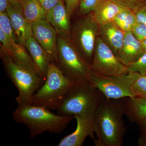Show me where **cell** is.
Listing matches in <instances>:
<instances>
[{
  "mask_svg": "<svg viewBox=\"0 0 146 146\" xmlns=\"http://www.w3.org/2000/svg\"><path fill=\"white\" fill-rule=\"evenodd\" d=\"M94 139L96 146H121L126 128L123 120L125 115L123 99H108L103 96L95 114Z\"/></svg>",
  "mask_w": 146,
  "mask_h": 146,
  "instance_id": "cell-1",
  "label": "cell"
},
{
  "mask_svg": "<svg viewBox=\"0 0 146 146\" xmlns=\"http://www.w3.org/2000/svg\"><path fill=\"white\" fill-rule=\"evenodd\" d=\"M13 116L15 121L28 127L31 138L47 131L61 133L75 119L74 116L56 115L45 108L29 104H18Z\"/></svg>",
  "mask_w": 146,
  "mask_h": 146,
  "instance_id": "cell-2",
  "label": "cell"
},
{
  "mask_svg": "<svg viewBox=\"0 0 146 146\" xmlns=\"http://www.w3.org/2000/svg\"><path fill=\"white\" fill-rule=\"evenodd\" d=\"M103 96L89 80L76 82L54 110L63 116L94 115Z\"/></svg>",
  "mask_w": 146,
  "mask_h": 146,
  "instance_id": "cell-3",
  "label": "cell"
},
{
  "mask_svg": "<svg viewBox=\"0 0 146 146\" xmlns=\"http://www.w3.org/2000/svg\"><path fill=\"white\" fill-rule=\"evenodd\" d=\"M75 82L66 76L54 62H51L44 84L33 95L31 104L54 110Z\"/></svg>",
  "mask_w": 146,
  "mask_h": 146,
  "instance_id": "cell-4",
  "label": "cell"
},
{
  "mask_svg": "<svg viewBox=\"0 0 146 146\" xmlns=\"http://www.w3.org/2000/svg\"><path fill=\"white\" fill-rule=\"evenodd\" d=\"M55 62L64 74L75 82L89 80L91 65L84 59L70 36L58 37L57 57Z\"/></svg>",
  "mask_w": 146,
  "mask_h": 146,
  "instance_id": "cell-5",
  "label": "cell"
},
{
  "mask_svg": "<svg viewBox=\"0 0 146 146\" xmlns=\"http://www.w3.org/2000/svg\"><path fill=\"white\" fill-rule=\"evenodd\" d=\"M1 56L9 77L18 89V104H31L33 95L44 80L35 72L16 64L8 55Z\"/></svg>",
  "mask_w": 146,
  "mask_h": 146,
  "instance_id": "cell-6",
  "label": "cell"
},
{
  "mask_svg": "<svg viewBox=\"0 0 146 146\" xmlns=\"http://www.w3.org/2000/svg\"><path fill=\"white\" fill-rule=\"evenodd\" d=\"M70 34L73 43L91 65L99 36V25L95 21L92 13L77 21L71 29Z\"/></svg>",
  "mask_w": 146,
  "mask_h": 146,
  "instance_id": "cell-7",
  "label": "cell"
},
{
  "mask_svg": "<svg viewBox=\"0 0 146 146\" xmlns=\"http://www.w3.org/2000/svg\"><path fill=\"white\" fill-rule=\"evenodd\" d=\"M134 72L123 75L106 76L91 71L89 80L108 99H121L134 97L130 87L134 77Z\"/></svg>",
  "mask_w": 146,
  "mask_h": 146,
  "instance_id": "cell-8",
  "label": "cell"
},
{
  "mask_svg": "<svg viewBox=\"0 0 146 146\" xmlns=\"http://www.w3.org/2000/svg\"><path fill=\"white\" fill-rule=\"evenodd\" d=\"M91 68L94 72L103 75L121 76L129 72L127 66L120 61L99 36L95 46Z\"/></svg>",
  "mask_w": 146,
  "mask_h": 146,
  "instance_id": "cell-9",
  "label": "cell"
},
{
  "mask_svg": "<svg viewBox=\"0 0 146 146\" xmlns=\"http://www.w3.org/2000/svg\"><path fill=\"white\" fill-rule=\"evenodd\" d=\"M32 24L33 36L54 62L57 57V32L46 19Z\"/></svg>",
  "mask_w": 146,
  "mask_h": 146,
  "instance_id": "cell-10",
  "label": "cell"
},
{
  "mask_svg": "<svg viewBox=\"0 0 146 146\" xmlns=\"http://www.w3.org/2000/svg\"><path fill=\"white\" fill-rule=\"evenodd\" d=\"M74 116L77 122L76 130L61 139L58 146H81L87 136L95 139V115Z\"/></svg>",
  "mask_w": 146,
  "mask_h": 146,
  "instance_id": "cell-11",
  "label": "cell"
},
{
  "mask_svg": "<svg viewBox=\"0 0 146 146\" xmlns=\"http://www.w3.org/2000/svg\"><path fill=\"white\" fill-rule=\"evenodd\" d=\"M17 41L24 46L28 39L33 36L32 24L24 15L21 3L10 0L6 11Z\"/></svg>",
  "mask_w": 146,
  "mask_h": 146,
  "instance_id": "cell-12",
  "label": "cell"
},
{
  "mask_svg": "<svg viewBox=\"0 0 146 146\" xmlns=\"http://www.w3.org/2000/svg\"><path fill=\"white\" fill-rule=\"evenodd\" d=\"M0 41L2 46L1 54L8 55L16 64L38 74L31 57L23 46L11 40L1 29Z\"/></svg>",
  "mask_w": 146,
  "mask_h": 146,
  "instance_id": "cell-13",
  "label": "cell"
},
{
  "mask_svg": "<svg viewBox=\"0 0 146 146\" xmlns=\"http://www.w3.org/2000/svg\"><path fill=\"white\" fill-rule=\"evenodd\" d=\"M70 15L63 0L46 12V19L59 36L69 37L71 33Z\"/></svg>",
  "mask_w": 146,
  "mask_h": 146,
  "instance_id": "cell-14",
  "label": "cell"
},
{
  "mask_svg": "<svg viewBox=\"0 0 146 146\" xmlns=\"http://www.w3.org/2000/svg\"><path fill=\"white\" fill-rule=\"evenodd\" d=\"M145 52L142 42L131 31L125 32L124 39L117 56L124 65L127 66L136 62Z\"/></svg>",
  "mask_w": 146,
  "mask_h": 146,
  "instance_id": "cell-15",
  "label": "cell"
},
{
  "mask_svg": "<svg viewBox=\"0 0 146 146\" xmlns=\"http://www.w3.org/2000/svg\"><path fill=\"white\" fill-rule=\"evenodd\" d=\"M24 46L28 51L38 75L45 80L48 67L51 62L48 55L33 36L27 40Z\"/></svg>",
  "mask_w": 146,
  "mask_h": 146,
  "instance_id": "cell-16",
  "label": "cell"
},
{
  "mask_svg": "<svg viewBox=\"0 0 146 146\" xmlns=\"http://www.w3.org/2000/svg\"><path fill=\"white\" fill-rule=\"evenodd\" d=\"M99 36L117 56L122 46L125 32L113 21L99 25Z\"/></svg>",
  "mask_w": 146,
  "mask_h": 146,
  "instance_id": "cell-17",
  "label": "cell"
},
{
  "mask_svg": "<svg viewBox=\"0 0 146 146\" xmlns=\"http://www.w3.org/2000/svg\"><path fill=\"white\" fill-rule=\"evenodd\" d=\"M123 6L114 0H102L92 12L95 21L99 25L114 21Z\"/></svg>",
  "mask_w": 146,
  "mask_h": 146,
  "instance_id": "cell-18",
  "label": "cell"
},
{
  "mask_svg": "<svg viewBox=\"0 0 146 146\" xmlns=\"http://www.w3.org/2000/svg\"><path fill=\"white\" fill-rule=\"evenodd\" d=\"M123 102L125 115L131 122L138 123L146 119V98H125Z\"/></svg>",
  "mask_w": 146,
  "mask_h": 146,
  "instance_id": "cell-19",
  "label": "cell"
},
{
  "mask_svg": "<svg viewBox=\"0 0 146 146\" xmlns=\"http://www.w3.org/2000/svg\"><path fill=\"white\" fill-rule=\"evenodd\" d=\"M20 3L24 15L31 23L46 19V11L39 0H21Z\"/></svg>",
  "mask_w": 146,
  "mask_h": 146,
  "instance_id": "cell-20",
  "label": "cell"
},
{
  "mask_svg": "<svg viewBox=\"0 0 146 146\" xmlns=\"http://www.w3.org/2000/svg\"><path fill=\"white\" fill-rule=\"evenodd\" d=\"M114 22L123 31H131L137 23L136 13L129 9L124 7L116 16Z\"/></svg>",
  "mask_w": 146,
  "mask_h": 146,
  "instance_id": "cell-21",
  "label": "cell"
},
{
  "mask_svg": "<svg viewBox=\"0 0 146 146\" xmlns=\"http://www.w3.org/2000/svg\"><path fill=\"white\" fill-rule=\"evenodd\" d=\"M134 72V79L130 87L131 92L134 97L146 98V75Z\"/></svg>",
  "mask_w": 146,
  "mask_h": 146,
  "instance_id": "cell-22",
  "label": "cell"
},
{
  "mask_svg": "<svg viewBox=\"0 0 146 146\" xmlns=\"http://www.w3.org/2000/svg\"><path fill=\"white\" fill-rule=\"evenodd\" d=\"M0 29L11 40L17 41L10 18L7 12H0Z\"/></svg>",
  "mask_w": 146,
  "mask_h": 146,
  "instance_id": "cell-23",
  "label": "cell"
},
{
  "mask_svg": "<svg viewBox=\"0 0 146 146\" xmlns=\"http://www.w3.org/2000/svg\"><path fill=\"white\" fill-rule=\"evenodd\" d=\"M102 0H81L79 5L80 13L86 15L92 13Z\"/></svg>",
  "mask_w": 146,
  "mask_h": 146,
  "instance_id": "cell-24",
  "label": "cell"
},
{
  "mask_svg": "<svg viewBox=\"0 0 146 146\" xmlns=\"http://www.w3.org/2000/svg\"><path fill=\"white\" fill-rule=\"evenodd\" d=\"M129 72L146 75V52L135 63L127 66Z\"/></svg>",
  "mask_w": 146,
  "mask_h": 146,
  "instance_id": "cell-25",
  "label": "cell"
},
{
  "mask_svg": "<svg viewBox=\"0 0 146 146\" xmlns=\"http://www.w3.org/2000/svg\"><path fill=\"white\" fill-rule=\"evenodd\" d=\"M124 7L136 12L139 9L146 3V0H114Z\"/></svg>",
  "mask_w": 146,
  "mask_h": 146,
  "instance_id": "cell-26",
  "label": "cell"
},
{
  "mask_svg": "<svg viewBox=\"0 0 146 146\" xmlns=\"http://www.w3.org/2000/svg\"><path fill=\"white\" fill-rule=\"evenodd\" d=\"M131 31L135 37L141 42L146 40V25L137 23L133 27Z\"/></svg>",
  "mask_w": 146,
  "mask_h": 146,
  "instance_id": "cell-27",
  "label": "cell"
},
{
  "mask_svg": "<svg viewBox=\"0 0 146 146\" xmlns=\"http://www.w3.org/2000/svg\"><path fill=\"white\" fill-rule=\"evenodd\" d=\"M70 15H72L79 7L81 0H63Z\"/></svg>",
  "mask_w": 146,
  "mask_h": 146,
  "instance_id": "cell-28",
  "label": "cell"
},
{
  "mask_svg": "<svg viewBox=\"0 0 146 146\" xmlns=\"http://www.w3.org/2000/svg\"><path fill=\"white\" fill-rule=\"evenodd\" d=\"M137 23L146 25V3L139 9L136 12Z\"/></svg>",
  "mask_w": 146,
  "mask_h": 146,
  "instance_id": "cell-29",
  "label": "cell"
},
{
  "mask_svg": "<svg viewBox=\"0 0 146 146\" xmlns=\"http://www.w3.org/2000/svg\"><path fill=\"white\" fill-rule=\"evenodd\" d=\"M60 0H39V3L46 11H48L53 8Z\"/></svg>",
  "mask_w": 146,
  "mask_h": 146,
  "instance_id": "cell-30",
  "label": "cell"
},
{
  "mask_svg": "<svg viewBox=\"0 0 146 146\" xmlns=\"http://www.w3.org/2000/svg\"><path fill=\"white\" fill-rule=\"evenodd\" d=\"M10 0H0V12H6Z\"/></svg>",
  "mask_w": 146,
  "mask_h": 146,
  "instance_id": "cell-31",
  "label": "cell"
},
{
  "mask_svg": "<svg viewBox=\"0 0 146 146\" xmlns=\"http://www.w3.org/2000/svg\"><path fill=\"white\" fill-rule=\"evenodd\" d=\"M138 146H146V134L143 133L138 139Z\"/></svg>",
  "mask_w": 146,
  "mask_h": 146,
  "instance_id": "cell-32",
  "label": "cell"
},
{
  "mask_svg": "<svg viewBox=\"0 0 146 146\" xmlns=\"http://www.w3.org/2000/svg\"><path fill=\"white\" fill-rule=\"evenodd\" d=\"M138 124L141 126V129L144 131V134H146V119L141 121Z\"/></svg>",
  "mask_w": 146,
  "mask_h": 146,
  "instance_id": "cell-33",
  "label": "cell"
},
{
  "mask_svg": "<svg viewBox=\"0 0 146 146\" xmlns=\"http://www.w3.org/2000/svg\"><path fill=\"white\" fill-rule=\"evenodd\" d=\"M141 42H142L143 46V47L144 50H145V52H146V39Z\"/></svg>",
  "mask_w": 146,
  "mask_h": 146,
  "instance_id": "cell-34",
  "label": "cell"
},
{
  "mask_svg": "<svg viewBox=\"0 0 146 146\" xmlns=\"http://www.w3.org/2000/svg\"><path fill=\"white\" fill-rule=\"evenodd\" d=\"M11 1H13L17 2L20 3L21 0H11Z\"/></svg>",
  "mask_w": 146,
  "mask_h": 146,
  "instance_id": "cell-35",
  "label": "cell"
}]
</instances>
